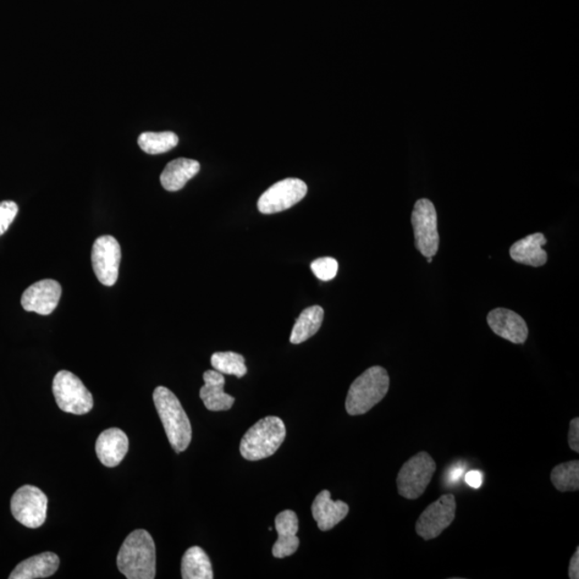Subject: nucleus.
<instances>
[{
    "instance_id": "nucleus-28",
    "label": "nucleus",
    "mask_w": 579,
    "mask_h": 579,
    "mask_svg": "<svg viewBox=\"0 0 579 579\" xmlns=\"http://www.w3.org/2000/svg\"><path fill=\"white\" fill-rule=\"evenodd\" d=\"M567 441L572 451L579 453V418L575 417L570 422L569 434H567Z\"/></svg>"
},
{
    "instance_id": "nucleus-19",
    "label": "nucleus",
    "mask_w": 579,
    "mask_h": 579,
    "mask_svg": "<svg viewBox=\"0 0 579 579\" xmlns=\"http://www.w3.org/2000/svg\"><path fill=\"white\" fill-rule=\"evenodd\" d=\"M59 558L54 553H42L22 561L11 573L10 579L47 578L57 573Z\"/></svg>"
},
{
    "instance_id": "nucleus-5",
    "label": "nucleus",
    "mask_w": 579,
    "mask_h": 579,
    "mask_svg": "<svg viewBox=\"0 0 579 579\" xmlns=\"http://www.w3.org/2000/svg\"><path fill=\"white\" fill-rule=\"evenodd\" d=\"M437 465L427 452H420L404 463L397 476V488L401 497L417 500L432 482Z\"/></svg>"
},
{
    "instance_id": "nucleus-27",
    "label": "nucleus",
    "mask_w": 579,
    "mask_h": 579,
    "mask_svg": "<svg viewBox=\"0 0 579 579\" xmlns=\"http://www.w3.org/2000/svg\"><path fill=\"white\" fill-rule=\"evenodd\" d=\"M19 213V206L13 201L0 202V236L8 231Z\"/></svg>"
},
{
    "instance_id": "nucleus-1",
    "label": "nucleus",
    "mask_w": 579,
    "mask_h": 579,
    "mask_svg": "<svg viewBox=\"0 0 579 579\" xmlns=\"http://www.w3.org/2000/svg\"><path fill=\"white\" fill-rule=\"evenodd\" d=\"M121 575L128 579H154L156 576V546L146 531L131 532L118 556Z\"/></svg>"
},
{
    "instance_id": "nucleus-9",
    "label": "nucleus",
    "mask_w": 579,
    "mask_h": 579,
    "mask_svg": "<svg viewBox=\"0 0 579 579\" xmlns=\"http://www.w3.org/2000/svg\"><path fill=\"white\" fill-rule=\"evenodd\" d=\"M456 517V499L453 494L441 496L438 500L426 507L417 522L418 537L425 540L438 538L451 526Z\"/></svg>"
},
{
    "instance_id": "nucleus-21",
    "label": "nucleus",
    "mask_w": 579,
    "mask_h": 579,
    "mask_svg": "<svg viewBox=\"0 0 579 579\" xmlns=\"http://www.w3.org/2000/svg\"><path fill=\"white\" fill-rule=\"evenodd\" d=\"M181 577L184 579H212L213 566L207 554L198 546L186 551L181 560Z\"/></svg>"
},
{
    "instance_id": "nucleus-15",
    "label": "nucleus",
    "mask_w": 579,
    "mask_h": 579,
    "mask_svg": "<svg viewBox=\"0 0 579 579\" xmlns=\"http://www.w3.org/2000/svg\"><path fill=\"white\" fill-rule=\"evenodd\" d=\"M128 449V437L119 428L104 430L97 439L96 452L98 459L104 466L110 468L118 466L125 459Z\"/></svg>"
},
{
    "instance_id": "nucleus-13",
    "label": "nucleus",
    "mask_w": 579,
    "mask_h": 579,
    "mask_svg": "<svg viewBox=\"0 0 579 579\" xmlns=\"http://www.w3.org/2000/svg\"><path fill=\"white\" fill-rule=\"evenodd\" d=\"M489 328L499 338L510 341L512 344L522 345L526 343L529 329L525 320L520 314L505 308H496L487 316Z\"/></svg>"
},
{
    "instance_id": "nucleus-11",
    "label": "nucleus",
    "mask_w": 579,
    "mask_h": 579,
    "mask_svg": "<svg viewBox=\"0 0 579 579\" xmlns=\"http://www.w3.org/2000/svg\"><path fill=\"white\" fill-rule=\"evenodd\" d=\"M121 259L120 245L111 235L98 237L93 242L92 263L93 272L101 283L112 286L118 278V269Z\"/></svg>"
},
{
    "instance_id": "nucleus-30",
    "label": "nucleus",
    "mask_w": 579,
    "mask_h": 579,
    "mask_svg": "<svg viewBox=\"0 0 579 579\" xmlns=\"http://www.w3.org/2000/svg\"><path fill=\"white\" fill-rule=\"evenodd\" d=\"M569 577L571 579L579 578V548H576L575 554L572 556L569 566Z\"/></svg>"
},
{
    "instance_id": "nucleus-32",
    "label": "nucleus",
    "mask_w": 579,
    "mask_h": 579,
    "mask_svg": "<svg viewBox=\"0 0 579 579\" xmlns=\"http://www.w3.org/2000/svg\"><path fill=\"white\" fill-rule=\"evenodd\" d=\"M427 262L432 263L433 262V258H427Z\"/></svg>"
},
{
    "instance_id": "nucleus-14",
    "label": "nucleus",
    "mask_w": 579,
    "mask_h": 579,
    "mask_svg": "<svg viewBox=\"0 0 579 579\" xmlns=\"http://www.w3.org/2000/svg\"><path fill=\"white\" fill-rule=\"evenodd\" d=\"M276 531L278 533L277 542L273 546L272 553L275 558L283 559L294 555L300 546L299 518L294 511L285 510L279 513L275 520Z\"/></svg>"
},
{
    "instance_id": "nucleus-7",
    "label": "nucleus",
    "mask_w": 579,
    "mask_h": 579,
    "mask_svg": "<svg viewBox=\"0 0 579 579\" xmlns=\"http://www.w3.org/2000/svg\"><path fill=\"white\" fill-rule=\"evenodd\" d=\"M416 247L425 258H434L439 250L438 217L434 206L427 198L416 203L411 215Z\"/></svg>"
},
{
    "instance_id": "nucleus-16",
    "label": "nucleus",
    "mask_w": 579,
    "mask_h": 579,
    "mask_svg": "<svg viewBox=\"0 0 579 579\" xmlns=\"http://www.w3.org/2000/svg\"><path fill=\"white\" fill-rule=\"evenodd\" d=\"M349 510V505L346 502L333 501L329 490L320 493L311 506L312 516L321 531H329L338 526L345 520Z\"/></svg>"
},
{
    "instance_id": "nucleus-4",
    "label": "nucleus",
    "mask_w": 579,
    "mask_h": 579,
    "mask_svg": "<svg viewBox=\"0 0 579 579\" xmlns=\"http://www.w3.org/2000/svg\"><path fill=\"white\" fill-rule=\"evenodd\" d=\"M286 434L285 423L277 417L262 418L244 434L240 451L242 457L257 461L272 456L284 443Z\"/></svg>"
},
{
    "instance_id": "nucleus-8",
    "label": "nucleus",
    "mask_w": 579,
    "mask_h": 579,
    "mask_svg": "<svg viewBox=\"0 0 579 579\" xmlns=\"http://www.w3.org/2000/svg\"><path fill=\"white\" fill-rule=\"evenodd\" d=\"M48 497L32 485L20 487L11 498V512L22 525L37 529L47 520Z\"/></svg>"
},
{
    "instance_id": "nucleus-6",
    "label": "nucleus",
    "mask_w": 579,
    "mask_h": 579,
    "mask_svg": "<svg viewBox=\"0 0 579 579\" xmlns=\"http://www.w3.org/2000/svg\"><path fill=\"white\" fill-rule=\"evenodd\" d=\"M53 394L60 410L82 416L91 412L92 395L73 373L60 371L53 380Z\"/></svg>"
},
{
    "instance_id": "nucleus-17",
    "label": "nucleus",
    "mask_w": 579,
    "mask_h": 579,
    "mask_svg": "<svg viewBox=\"0 0 579 579\" xmlns=\"http://www.w3.org/2000/svg\"><path fill=\"white\" fill-rule=\"evenodd\" d=\"M204 385L200 397L209 411H227L233 406L235 399L224 393L225 380L224 374L217 371H207L203 374Z\"/></svg>"
},
{
    "instance_id": "nucleus-24",
    "label": "nucleus",
    "mask_w": 579,
    "mask_h": 579,
    "mask_svg": "<svg viewBox=\"0 0 579 579\" xmlns=\"http://www.w3.org/2000/svg\"><path fill=\"white\" fill-rule=\"evenodd\" d=\"M139 146L143 152L151 154L167 153L179 145V136L171 131L145 132L139 136Z\"/></svg>"
},
{
    "instance_id": "nucleus-31",
    "label": "nucleus",
    "mask_w": 579,
    "mask_h": 579,
    "mask_svg": "<svg viewBox=\"0 0 579 579\" xmlns=\"http://www.w3.org/2000/svg\"><path fill=\"white\" fill-rule=\"evenodd\" d=\"M461 472H462V469H459V468L454 469V470L452 471L451 473L452 481H456V479H459Z\"/></svg>"
},
{
    "instance_id": "nucleus-29",
    "label": "nucleus",
    "mask_w": 579,
    "mask_h": 579,
    "mask_svg": "<svg viewBox=\"0 0 579 579\" xmlns=\"http://www.w3.org/2000/svg\"><path fill=\"white\" fill-rule=\"evenodd\" d=\"M466 482L473 488H479L482 487L483 476L479 471H470L466 474Z\"/></svg>"
},
{
    "instance_id": "nucleus-12",
    "label": "nucleus",
    "mask_w": 579,
    "mask_h": 579,
    "mask_svg": "<svg viewBox=\"0 0 579 579\" xmlns=\"http://www.w3.org/2000/svg\"><path fill=\"white\" fill-rule=\"evenodd\" d=\"M62 285L53 279H43L27 288L22 295L21 304L26 311L48 316L57 309Z\"/></svg>"
},
{
    "instance_id": "nucleus-2",
    "label": "nucleus",
    "mask_w": 579,
    "mask_h": 579,
    "mask_svg": "<svg viewBox=\"0 0 579 579\" xmlns=\"http://www.w3.org/2000/svg\"><path fill=\"white\" fill-rule=\"evenodd\" d=\"M153 399L170 444L176 453H181L189 449L192 438L191 424L184 408L178 397L164 386L154 390Z\"/></svg>"
},
{
    "instance_id": "nucleus-3",
    "label": "nucleus",
    "mask_w": 579,
    "mask_h": 579,
    "mask_svg": "<svg viewBox=\"0 0 579 579\" xmlns=\"http://www.w3.org/2000/svg\"><path fill=\"white\" fill-rule=\"evenodd\" d=\"M390 389V377L383 367L373 366L364 372L350 386L346 410L350 416L365 415L382 401Z\"/></svg>"
},
{
    "instance_id": "nucleus-22",
    "label": "nucleus",
    "mask_w": 579,
    "mask_h": 579,
    "mask_svg": "<svg viewBox=\"0 0 579 579\" xmlns=\"http://www.w3.org/2000/svg\"><path fill=\"white\" fill-rule=\"evenodd\" d=\"M323 319L324 311L322 307L311 306L305 309L297 318L294 329H292L291 343L299 345L312 338L321 328Z\"/></svg>"
},
{
    "instance_id": "nucleus-20",
    "label": "nucleus",
    "mask_w": 579,
    "mask_h": 579,
    "mask_svg": "<svg viewBox=\"0 0 579 579\" xmlns=\"http://www.w3.org/2000/svg\"><path fill=\"white\" fill-rule=\"evenodd\" d=\"M201 165L197 160L179 158L173 160L164 168L160 181L165 190L174 192L183 189L189 181L195 178Z\"/></svg>"
},
{
    "instance_id": "nucleus-25",
    "label": "nucleus",
    "mask_w": 579,
    "mask_h": 579,
    "mask_svg": "<svg viewBox=\"0 0 579 579\" xmlns=\"http://www.w3.org/2000/svg\"><path fill=\"white\" fill-rule=\"evenodd\" d=\"M215 371L242 378L247 373L244 356L235 352H216L211 358Z\"/></svg>"
},
{
    "instance_id": "nucleus-18",
    "label": "nucleus",
    "mask_w": 579,
    "mask_h": 579,
    "mask_svg": "<svg viewBox=\"0 0 579 579\" xmlns=\"http://www.w3.org/2000/svg\"><path fill=\"white\" fill-rule=\"evenodd\" d=\"M548 242L543 233H534L513 244L510 256L517 263L523 266L540 268L548 262V252L543 246Z\"/></svg>"
},
{
    "instance_id": "nucleus-10",
    "label": "nucleus",
    "mask_w": 579,
    "mask_h": 579,
    "mask_svg": "<svg viewBox=\"0 0 579 579\" xmlns=\"http://www.w3.org/2000/svg\"><path fill=\"white\" fill-rule=\"evenodd\" d=\"M308 187L299 179H285L274 184L259 198L258 208L262 214L286 211L301 202L307 195Z\"/></svg>"
},
{
    "instance_id": "nucleus-23",
    "label": "nucleus",
    "mask_w": 579,
    "mask_h": 579,
    "mask_svg": "<svg viewBox=\"0 0 579 579\" xmlns=\"http://www.w3.org/2000/svg\"><path fill=\"white\" fill-rule=\"evenodd\" d=\"M550 481L558 492H577L579 489V461H571L556 466L550 473Z\"/></svg>"
},
{
    "instance_id": "nucleus-26",
    "label": "nucleus",
    "mask_w": 579,
    "mask_h": 579,
    "mask_svg": "<svg viewBox=\"0 0 579 579\" xmlns=\"http://www.w3.org/2000/svg\"><path fill=\"white\" fill-rule=\"evenodd\" d=\"M311 270L320 280L329 281L336 277L338 272V262L333 258H320L311 263Z\"/></svg>"
}]
</instances>
